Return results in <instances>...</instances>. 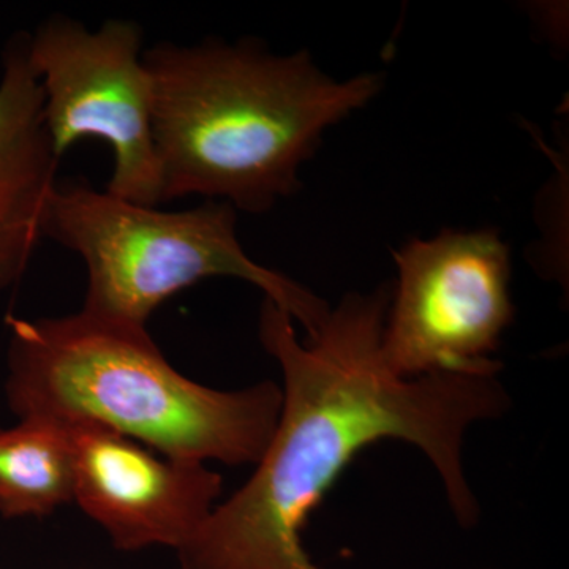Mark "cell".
Masks as SVG:
<instances>
[{"label": "cell", "instance_id": "6da1fadb", "mask_svg": "<svg viewBox=\"0 0 569 569\" xmlns=\"http://www.w3.org/2000/svg\"><path fill=\"white\" fill-rule=\"evenodd\" d=\"M389 305L385 287L347 295L299 342L291 317L264 299L260 340L283 373L279 421L252 478L176 550L181 569H325L302 546L307 518L353 456L385 438L421 449L459 522H477L463 437L507 410V391L497 373L397 376L381 351Z\"/></svg>", "mask_w": 569, "mask_h": 569}, {"label": "cell", "instance_id": "8992f818", "mask_svg": "<svg viewBox=\"0 0 569 569\" xmlns=\"http://www.w3.org/2000/svg\"><path fill=\"white\" fill-rule=\"evenodd\" d=\"M395 302L381 351L392 372L498 373L492 358L515 316L508 246L492 230L410 239L395 253Z\"/></svg>", "mask_w": 569, "mask_h": 569}, {"label": "cell", "instance_id": "277c9868", "mask_svg": "<svg viewBox=\"0 0 569 569\" xmlns=\"http://www.w3.org/2000/svg\"><path fill=\"white\" fill-rule=\"evenodd\" d=\"M236 224L238 211L222 201L160 211L70 179L52 189L43 236L84 261L86 316L146 328L149 317L179 291L211 277H233L263 290L307 336L316 335L331 307L253 261L239 242Z\"/></svg>", "mask_w": 569, "mask_h": 569}, {"label": "cell", "instance_id": "7a4b0ae2", "mask_svg": "<svg viewBox=\"0 0 569 569\" xmlns=\"http://www.w3.org/2000/svg\"><path fill=\"white\" fill-rule=\"evenodd\" d=\"M162 203L200 194L261 213L301 187L326 130L380 92V74L335 80L307 51L250 41L144 50Z\"/></svg>", "mask_w": 569, "mask_h": 569}, {"label": "cell", "instance_id": "3957f363", "mask_svg": "<svg viewBox=\"0 0 569 569\" xmlns=\"http://www.w3.org/2000/svg\"><path fill=\"white\" fill-rule=\"evenodd\" d=\"M7 399L20 417L89 422L176 460L257 466L274 433L282 388L239 391L194 383L164 359L146 328L78 312L6 318Z\"/></svg>", "mask_w": 569, "mask_h": 569}, {"label": "cell", "instance_id": "9c48e42d", "mask_svg": "<svg viewBox=\"0 0 569 569\" xmlns=\"http://www.w3.org/2000/svg\"><path fill=\"white\" fill-rule=\"evenodd\" d=\"M70 430L54 419L26 418L0 429V515L43 518L73 501Z\"/></svg>", "mask_w": 569, "mask_h": 569}, {"label": "cell", "instance_id": "ba28073f", "mask_svg": "<svg viewBox=\"0 0 569 569\" xmlns=\"http://www.w3.org/2000/svg\"><path fill=\"white\" fill-rule=\"evenodd\" d=\"M59 160L28 61V36L18 33L3 51L0 77V290L20 283L44 239Z\"/></svg>", "mask_w": 569, "mask_h": 569}, {"label": "cell", "instance_id": "52a82bcc", "mask_svg": "<svg viewBox=\"0 0 569 569\" xmlns=\"http://www.w3.org/2000/svg\"><path fill=\"white\" fill-rule=\"evenodd\" d=\"M73 447V501L116 549L178 550L203 526L223 481L204 463L153 455L137 441L89 422H63Z\"/></svg>", "mask_w": 569, "mask_h": 569}, {"label": "cell", "instance_id": "5b68a950", "mask_svg": "<svg viewBox=\"0 0 569 569\" xmlns=\"http://www.w3.org/2000/svg\"><path fill=\"white\" fill-rule=\"evenodd\" d=\"M142 31L108 20L96 31L52 17L28 36V61L43 92V119L61 159L74 142L99 138L112 151L107 192L142 206L162 203L152 133V84Z\"/></svg>", "mask_w": 569, "mask_h": 569}]
</instances>
